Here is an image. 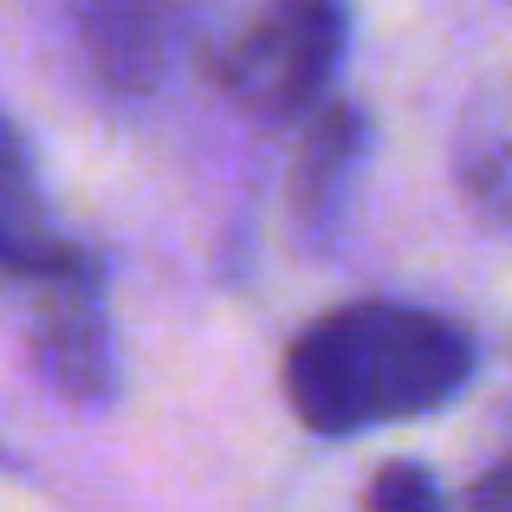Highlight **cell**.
Here are the masks:
<instances>
[{
  "mask_svg": "<svg viewBox=\"0 0 512 512\" xmlns=\"http://www.w3.org/2000/svg\"><path fill=\"white\" fill-rule=\"evenodd\" d=\"M474 376V338L448 312L363 299L312 318L286 350V402L312 435H370L448 409Z\"/></svg>",
  "mask_w": 512,
  "mask_h": 512,
  "instance_id": "1",
  "label": "cell"
},
{
  "mask_svg": "<svg viewBox=\"0 0 512 512\" xmlns=\"http://www.w3.org/2000/svg\"><path fill=\"white\" fill-rule=\"evenodd\" d=\"M344 46L350 0H266L214 52V85L253 124H299L331 98Z\"/></svg>",
  "mask_w": 512,
  "mask_h": 512,
  "instance_id": "2",
  "label": "cell"
},
{
  "mask_svg": "<svg viewBox=\"0 0 512 512\" xmlns=\"http://www.w3.org/2000/svg\"><path fill=\"white\" fill-rule=\"evenodd\" d=\"M20 331L46 389H59L78 409H111L117 402L124 363H117V325L111 305H104L98 260L20 286Z\"/></svg>",
  "mask_w": 512,
  "mask_h": 512,
  "instance_id": "3",
  "label": "cell"
},
{
  "mask_svg": "<svg viewBox=\"0 0 512 512\" xmlns=\"http://www.w3.org/2000/svg\"><path fill=\"white\" fill-rule=\"evenodd\" d=\"M182 39V0H78V59H85L91 85L111 98L163 91Z\"/></svg>",
  "mask_w": 512,
  "mask_h": 512,
  "instance_id": "4",
  "label": "cell"
},
{
  "mask_svg": "<svg viewBox=\"0 0 512 512\" xmlns=\"http://www.w3.org/2000/svg\"><path fill=\"white\" fill-rule=\"evenodd\" d=\"M85 260H91V247H78L46 208V182H39L26 130L0 111V279L20 292L33 279H52Z\"/></svg>",
  "mask_w": 512,
  "mask_h": 512,
  "instance_id": "5",
  "label": "cell"
},
{
  "mask_svg": "<svg viewBox=\"0 0 512 512\" xmlns=\"http://www.w3.org/2000/svg\"><path fill=\"white\" fill-rule=\"evenodd\" d=\"M454 188L480 227L512 234V72L487 78L454 124Z\"/></svg>",
  "mask_w": 512,
  "mask_h": 512,
  "instance_id": "6",
  "label": "cell"
},
{
  "mask_svg": "<svg viewBox=\"0 0 512 512\" xmlns=\"http://www.w3.org/2000/svg\"><path fill=\"white\" fill-rule=\"evenodd\" d=\"M299 150H292V208L312 234L338 221L350 182H357L363 156H370V117L344 98H325L312 117H299Z\"/></svg>",
  "mask_w": 512,
  "mask_h": 512,
  "instance_id": "7",
  "label": "cell"
},
{
  "mask_svg": "<svg viewBox=\"0 0 512 512\" xmlns=\"http://www.w3.org/2000/svg\"><path fill=\"white\" fill-rule=\"evenodd\" d=\"M363 512H448V500H441L435 474L415 461H389L376 467L370 493H363Z\"/></svg>",
  "mask_w": 512,
  "mask_h": 512,
  "instance_id": "8",
  "label": "cell"
},
{
  "mask_svg": "<svg viewBox=\"0 0 512 512\" xmlns=\"http://www.w3.org/2000/svg\"><path fill=\"white\" fill-rule=\"evenodd\" d=\"M454 512H512V454H500V461L454 500Z\"/></svg>",
  "mask_w": 512,
  "mask_h": 512,
  "instance_id": "9",
  "label": "cell"
}]
</instances>
